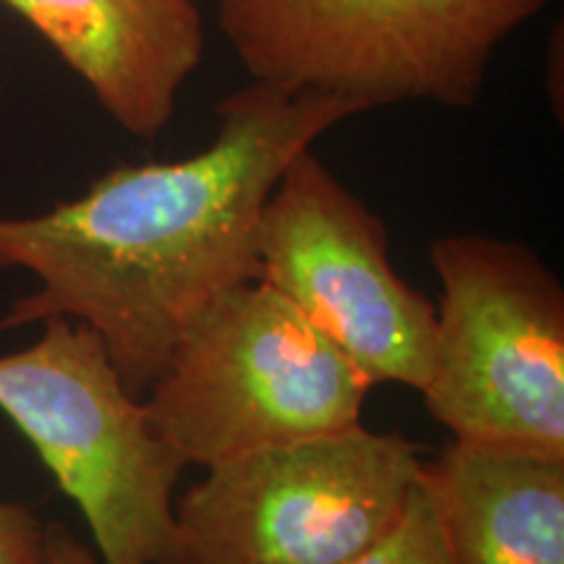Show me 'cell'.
Segmentation results:
<instances>
[{
  "mask_svg": "<svg viewBox=\"0 0 564 564\" xmlns=\"http://www.w3.org/2000/svg\"><path fill=\"white\" fill-rule=\"evenodd\" d=\"M552 0H215L251 82L361 112L474 108L499 47Z\"/></svg>",
  "mask_w": 564,
  "mask_h": 564,
  "instance_id": "obj_2",
  "label": "cell"
},
{
  "mask_svg": "<svg viewBox=\"0 0 564 564\" xmlns=\"http://www.w3.org/2000/svg\"><path fill=\"white\" fill-rule=\"evenodd\" d=\"M24 17L82 76L123 131L154 139L183 84L202 66L196 0H0Z\"/></svg>",
  "mask_w": 564,
  "mask_h": 564,
  "instance_id": "obj_8",
  "label": "cell"
},
{
  "mask_svg": "<svg viewBox=\"0 0 564 564\" xmlns=\"http://www.w3.org/2000/svg\"><path fill=\"white\" fill-rule=\"evenodd\" d=\"M40 327L37 343L0 356V413L79 507L102 564H167L186 463L154 434L100 337L70 319Z\"/></svg>",
  "mask_w": 564,
  "mask_h": 564,
  "instance_id": "obj_5",
  "label": "cell"
},
{
  "mask_svg": "<svg viewBox=\"0 0 564 564\" xmlns=\"http://www.w3.org/2000/svg\"><path fill=\"white\" fill-rule=\"evenodd\" d=\"M0 564H45V525L26 505L0 502Z\"/></svg>",
  "mask_w": 564,
  "mask_h": 564,
  "instance_id": "obj_11",
  "label": "cell"
},
{
  "mask_svg": "<svg viewBox=\"0 0 564 564\" xmlns=\"http://www.w3.org/2000/svg\"><path fill=\"white\" fill-rule=\"evenodd\" d=\"M348 564H457L426 478L421 476L398 523Z\"/></svg>",
  "mask_w": 564,
  "mask_h": 564,
  "instance_id": "obj_10",
  "label": "cell"
},
{
  "mask_svg": "<svg viewBox=\"0 0 564 564\" xmlns=\"http://www.w3.org/2000/svg\"><path fill=\"white\" fill-rule=\"evenodd\" d=\"M423 478L457 564H564V460L453 442Z\"/></svg>",
  "mask_w": 564,
  "mask_h": 564,
  "instance_id": "obj_9",
  "label": "cell"
},
{
  "mask_svg": "<svg viewBox=\"0 0 564 564\" xmlns=\"http://www.w3.org/2000/svg\"><path fill=\"white\" fill-rule=\"evenodd\" d=\"M257 259L259 280L285 295L371 384L426 387L436 306L392 267L382 217L312 150L274 183Z\"/></svg>",
  "mask_w": 564,
  "mask_h": 564,
  "instance_id": "obj_7",
  "label": "cell"
},
{
  "mask_svg": "<svg viewBox=\"0 0 564 564\" xmlns=\"http://www.w3.org/2000/svg\"><path fill=\"white\" fill-rule=\"evenodd\" d=\"M352 116L335 97L251 82L217 102L215 139L192 158L118 165L76 199L0 217V270L37 278L0 316V333L79 322L144 398L183 327L259 280V223L285 167Z\"/></svg>",
  "mask_w": 564,
  "mask_h": 564,
  "instance_id": "obj_1",
  "label": "cell"
},
{
  "mask_svg": "<svg viewBox=\"0 0 564 564\" xmlns=\"http://www.w3.org/2000/svg\"><path fill=\"white\" fill-rule=\"evenodd\" d=\"M45 564H97V556L63 523L45 525Z\"/></svg>",
  "mask_w": 564,
  "mask_h": 564,
  "instance_id": "obj_12",
  "label": "cell"
},
{
  "mask_svg": "<svg viewBox=\"0 0 564 564\" xmlns=\"http://www.w3.org/2000/svg\"><path fill=\"white\" fill-rule=\"evenodd\" d=\"M442 295L423 405L453 442L564 460V291L539 253L481 232L429 249Z\"/></svg>",
  "mask_w": 564,
  "mask_h": 564,
  "instance_id": "obj_4",
  "label": "cell"
},
{
  "mask_svg": "<svg viewBox=\"0 0 564 564\" xmlns=\"http://www.w3.org/2000/svg\"><path fill=\"white\" fill-rule=\"evenodd\" d=\"M423 465L364 423L209 465L173 507L167 564H348L398 523Z\"/></svg>",
  "mask_w": 564,
  "mask_h": 564,
  "instance_id": "obj_6",
  "label": "cell"
},
{
  "mask_svg": "<svg viewBox=\"0 0 564 564\" xmlns=\"http://www.w3.org/2000/svg\"><path fill=\"white\" fill-rule=\"evenodd\" d=\"M371 382L322 329L262 280L212 299L141 398L186 465L361 426Z\"/></svg>",
  "mask_w": 564,
  "mask_h": 564,
  "instance_id": "obj_3",
  "label": "cell"
}]
</instances>
